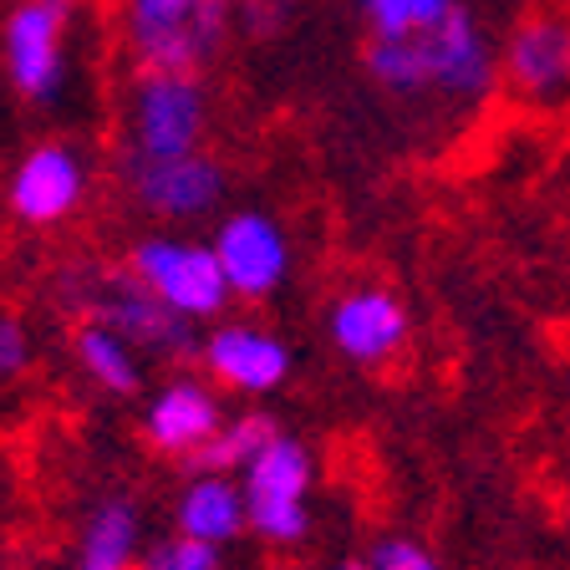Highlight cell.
<instances>
[{
    "label": "cell",
    "instance_id": "obj_1",
    "mask_svg": "<svg viewBox=\"0 0 570 570\" xmlns=\"http://www.w3.org/2000/svg\"><path fill=\"white\" fill-rule=\"evenodd\" d=\"M311 484H316L311 449L281 433V439L239 474L245 510H249V534L275 550L301 546L311 534Z\"/></svg>",
    "mask_w": 570,
    "mask_h": 570
},
{
    "label": "cell",
    "instance_id": "obj_2",
    "mask_svg": "<svg viewBox=\"0 0 570 570\" xmlns=\"http://www.w3.org/2000/svg\"><path fill=\"white\" fill-rule=\"evenodd\" d=\"M67 296L87 311V321L112 326L132 346H148V352H164V356L199 352L184 316L174 306H164L132 271H77V281L67 285Z\"/></svg>",
    "mask_w": 570,
    "mask_h": 570
},
{
    "label": "cell",
    "instance_id": "obj_3",
    "mask_svg": "<svg viewBox=\"0 0 570 570\" xmlns=\"http://www.w3.org/2000/svg\"><path fill=\"white\" fill-rule=\"evenodd\" d=\"M229 0H132L142 77H189L225 36Z\"/></svg>",
    "mask_w": 570,
    "mask_h": 570
},
{
    "label": "cell",
    "instance_id": "obj_4",
    "mask_svg": "<svg viewBox=\"0 0 570 570\" xmlns=\"http://www.w3.org/2000/svg\"><path fill=\"white\" fill-rule=\"evenodd\" d=\"M132 275L154 291L164 306H174L184 321L214 316L229 301L225 265L214 249L178 245V239H142L132 249Z\"/></svg>",
    "mask_w": 570,
    "mask_h": 570
},
{
    "label": "cell",
    "instance_id": "obj_5",
    "mask_svg": "<svg viewBox=\"0 0 570 570\" xmlns=\"http://www.w3.org/2000/svg\"><path fill=\"white\" fill-rule=\"evenodd\" d=\"M504 82L524 102H560L570 97V21L566 16H530L514 26L504 47Z\"/></svg>",
    "mask_w": 570,
    "mask_h": 570
},
{
    "label": "cell",
    "instance_id": "obj_6",
    "mask_svg": "<svg viewBox=\"0 0 570 570\" xmlns=\"http://www.w3.org/2000/svg\"><path fill=\"white\" fill-rule=\"evenodd\" d=\"M332 342L356 367H382L407 346V311L387 291H352L332 306Z\"/></svg>",
    "mask_w": 570,
    "mask_h": 570
},
{
    "label": "cell",
    "instance_id": "obj_7",
    "mask_svg": "<svg viewBox=\"0 0 570 570\" xmlns=\"http://www.w3.org/2000/svg\"><path fill=\"white\" fill-rule=\"evenodd\" d=\"M225 428V407L204 382L178 377L158 392L148 413H142V439L154 443L158 453H174V459H194L204 443Z\"/></svg>",
    "mask_w": 570,
    "mask_h": 570
},
{
    "label": "cell",
    "instance_id": "obj_8",
    "mask_svg": "<svg viewBox=\"0 0 570 570\" xmlns=\"http://www.w3.org/2000/svg\"><path fill=\"white\" fill-rule=\"evenodd\" d=\"M204 122V97L194 77H142L138 132L142 158H189Z\"/></svg>",
    "mask_w": 570,
    "mask_h": 570
},
{
    "label": "cell",
    "instance_id": "obj_9",
    "mask_svg": "<svg viewBox=\"0 0 570 570\" xmlns=\"http://www.w3.org/2000/svg\"><path fill=\"white\" fill-rule=\"evenodd\" d=\"M214 255L225 265L229 291H239V296H249V301L271 296L285 275V239L261 214H235V219L219 229Z\"/></svg>",
    "mask_w": 570,
    "mask_h": 570
},
{
    "label": "cell",
    "instance_id": "obj_10",
    "mask_svg": "<svg viewBox=\"0 0 570 570\" xmlns=\"http://www.w3.org/2000/svg\"><path fill=\"white\" fill-rule=\"evenodd\" d=\"M428 47V71H433V87H443L449 97H484L494 82V61L479 26L469 21V11L453 6L433 31H423Z\"/></svg>",
    "mask_w": 570,
    "mask_h": 570
},
{
    "label": "cell",
    "instance_id": "obj_11",
    "mask_svg": "<svg viewBox=\"0 0 570 570\" xmlns=\"http://www.w3.org/2000/svg\"><path fill=\"white\" fill-rule=\"evenodd\" d=\"M61 26H67V0H26L11 16V71L21 92L51 97L57 92V71H61Z\"/></svg>",
    "mask_w": 570,
    "mask_h": 570
},
{
    "label": "cell",
    "instance_id": "obj_12",
    "mask_svg": "<svg viewBox=\"0 0 570 570\" xmlns=\"http://www.w3.org/2000/svg\"><path fill=\"white\" fill-rule=\"evenodd\" d=\"M204 367L235 392H271L291 372V352L261 326H219L204 342Z\"/></svg>",
    "mask_w": 570,
    "mask_h": 570
},
{
    "label": "cell",
    "instance_id": "obj_13",
    "mask_svg": "<svg viewBox=\"0 0 570 570\" xmlns=\"http://www.w3.org/2000/svg\"><path fill=\"white\" fill-rule=\"evenodd\" d=\"M174 530L194 534L204 546L225 550L229 540L249 534V510H245V489L235 474H194L189 489L174 504Z\"/></svg>",
    "mask_w": 570,
    "mask_h": 570
},
{
    "label": "cell",
    "instance_id": "obj_14",
    "mask_svg": "<svg viewBox=\"0 0 570 570\" xmlns=\"http://www.w3.org/2000/svg\"><path fill=\"white\" fill-rule=\"evenodd\" d=\"M77 194H82V168L67 148H36L11 184V204L26 225H51L71 214Z\"/></svg>",
    "mask_w": 570,
    "mask_h": 570
},
{
    "label": "cell",
    "instance_id": "obj_15",
    "mask_svg": "<svg viewBox=\"0 0 570 570\" xmlns=\"http://www.w3.org/2000/svg\"><path fill=\"white\" fill-rule=\"evenodd\" d=\"M138 199L158 214H204L219 199V168L209 158H142L138 174Z\"/></svg>",
    "mask_w": 570,
    "mask_h": 570
},
{
    "label": "cell",
    "instance_id": "obj_16",
    "mask_svg": "<svg viewBox=\"0 0 570 570\" xmlns=\"http://www.w3.org/2000/svg\"><path fill=\"white\" fill-rule=\"evenodd\" d=\"M142 566V514L128 494L102 499L82 524L77 570H138Z\"/></svg>",
    "mask_w": 570,
    "mask_h": 570
},
{
    "label": "cell",
    "instance_id": "obj_17",
    "mask_svg": "<svg viewBox=\"0 0 570 570\" xmlns=\"http://www.w3.org/2000/svg\"><path fill=\"white\" fill-rule=\"evenodd\" d=\"M275 439H281V423H275L271 413L225 417V428L194 453V474H245Z\"/></svg>",
    "mask_w": 570,
    "mask_h": 570
},
{
    "label": "cell",
    "instance_id": "obj_18",
    "mask_svg": "<svg viewBox=\"0 0 570 570\" xmlns=\"http://www.w3.org/2000/svg\"><path fill=\"white\" fill-rule=\"evenodd\" d=\"M71 346H77V362L87 367V377H92L97 387L118 392V397L138 392L142 372H138V356H132V342H122L112 326H102V321H82L77 336H71Z\"/></svg>",
    "mask_w": 570,
    "mask_h": 570
},
{
    "label": "cell",
    "instance_id": "obj_19",
    "mask_svg": "<svg viewBox=\"0 0 570 570\" xmlns=\"http://www.w3.org/2000/svg\"><path fill=\"white\" fill-rule=\"evenodd\" d=\"M367 71L382 87H392V92H423V87H433L423 36H403V41L377 36V41L367 47Z\"/></svg>",
    "mask_w": 570,
    "mask_h": 570
},
{
    "label": "cell",
    "instance_id": "obj_20",
    "mask_svg": "<svg viewBox=\"0 0 570 570\" xmlns=\"http://www.w3.org/2000/svg\"><path fill=\"white\" fill-rule=\"evenodd\" d=\"M453 11V0H367V16L377 36L403 41V36H423Z\"/></svg>",
    "mask_w": 570,
    "mask_h": 570
},
{
    "label": "cell",
    "instance_id": "obj_21",
    "mask_svg": "<svg viewBox=\"0 0 570 570\" xmlns=\"http://www.w3.org/2000/svg\"><path fill=\"white\" fill-rule=\"evenodd\" d=\"M138 570H225V550L204 546V540H194V534H184V530H174V534H164L158 546L142 550Z\"/></svg>",
    "mask_w": 570,
    "mask_h": 570
},
{
    "label": "cell",
    "instance_id": "obj_22",
    "mask_svg": "<svg viewBox=\"0 0 570 570\" xmlns=\"http://www.w3.org/2000/svg\"><path fill=\"white\" fill-rule=\"evenodd\" d=\"M372 570H443V560L433 556L428 546H417V540H407V534H387V540H377L367 556Z\"/></svg>",
    "mask_w": 570,
    "mask_h": 570
},
{
    "label": "cell",
    "instance_id": "obj_23",
    "mask_svg": "<svg viewBox=\"0 0 570 570\" xmlns=\"http://www.w3.org/2000/svg\"><path fill=\"white\" fill-rule=\"evenodd\" d=\"M26 367H31V336L16 316H0V382L21 377Z\"/></svg>",
    "mask_w": 570,
    "mask_h": 570
},
{
    "label": "cell",
    "instance_id": "obj_24",
    "mask_svg": "<svg viewBox=\"0 0 570 570\" xmlns=\"http://www.w3.org/2000/svg\"><path fill=\"white\" fill-rule=\"evenodd\" d=\"M245 31L249 36H275L285 21H291V0H245Z\"/></svg>",
    "mask_w": 570,
    "mask_h": 570
},
{
    "label": "cell",
    "instance_id": "obj_25",
    "mask_svg": "<svg viewBox=\"0 0 570 570\" xmlns=\"http://www.w3.org/2000/svg\"><path fill=\"white\" fill-rule=\"evenodd\" d=\"M291 570H372V566H367V560L342 556V560H306V566H291Z\"/></svg>",
    "mask_w": 570,
    "mask_h": 570
}]
</instances>
